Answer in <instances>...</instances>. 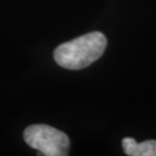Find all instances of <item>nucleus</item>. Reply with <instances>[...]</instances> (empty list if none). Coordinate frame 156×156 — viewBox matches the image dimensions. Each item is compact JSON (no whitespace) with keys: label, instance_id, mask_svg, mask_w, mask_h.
I'll use <instances>...</instances> for the list:
<instances>
[{"label":"nucleus","instance_id":"1","mask_svg":"<svg viewBox=\"0 0 156 156\" xmlns=\"http://www.w3.org/2000/svg\"><path fill=\"white\" fill-rule=\"evenodd\" d=\"M105 48L104 34L93 31L59 45L55 50V60L67 69H81L96 62L104 53Z\"/></svg>","mask_w":156,"mask_h":156},{"label":"nucleus","instance_id":"2","mask_svg":"<svg viewBox=\"0 0 156 156\" xmlns=\"http://www.w3.org/2000/svg\"><path fill=\"white\" fill-rule=\"evenodd\" d=\"M24 140L31 148L46 156L68 155L69 139L66 134L57 128L37 124L31 125L24 131Z\"/></svg>","mask_w":156,"mask_h":156},{"label":"nucleus","instance_id":"3","mask_svg":"<svg viewBox=\"0 0 156 156\" xmlns=\"http://www.w3.org/2000/svg\"><path fill=\"white\" fill-rule=\"evenodd\" d=\"M122 146L125 154L128 156H156L155 140L136 142L133 138H124Z\"/></svg>","mask_w":156,"mask_h":156}]
</instances>
